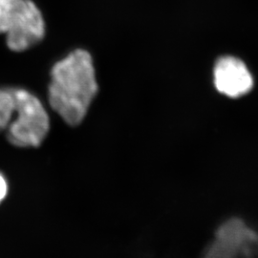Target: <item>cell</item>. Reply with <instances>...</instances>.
Here are the masks:
<instances>
[{
	"label": "cell",
	"mask_w": 258,
	"mask_h": 258,
	"mask_svg": "<svg viewBox=\"0 0 258 258\" xmlns=\"http://www.w3.org/2000/svg\"><path fill=\"white\" fill-rule=\"evenodd\" d=\"M0 35L14 52H23L45 36V21L32 0H0Z\"/></svg>",
	"instance_id": "7a4b0ae2"
},
{
	"label": "cell",
	"mask_w": 258,
	"mask_h": 258,
	"mask_svg": "<svg viewBox=\"0 0 258 258\" xmlns=\"http://www.w3.org/2000/svg\"><path fill=\"white\" fill-rule=\"evenodd\" d=\"M16 110V88H0V132L8 129Z\"/></svg>",
	"instance_id": "5b68a950"
},
{
	"label": "cell",
	"mask_w": 258,
	"mask_h": 258,
	"mask_svg": "<svg viewBox=\"0 0 258 258\" xmlns=\"http://www.w3.org/2000/svg\"><path fill=\"white\" fill-rule=\"evenodd\" d=\"M97 92L95 68L87 51L75 50L53 66L48 89L49 102L69 125H78L83 121Z\"/></svg>",
	"instance_id": "6da1fadb"
},
{
	"label": "cell",
	"mask_w": 258,
	"mask_h": 258,
	"mask_svg": "<svg viewBox=\"0 0 258 258\" xmlns=\"http://www.w3.org/2000/svg\"><path fill=\"white\" fill-rule=\"evenodd\" d=\"M17 110L7 131L10 144L18 148H37L49 131V117L41 102L25 89L16 88Z\"/></svg>",
	"instance_id": "3957f363"
},
{
	"label": "cell",
	"mask_w": 258,
	"mask_h": 258,
	"mask_svg": "<svg viewBox=\"0 0 258 258\" xmlns=\"http://www.w3.org/2000/svg\"><path fill=\"white\" fill-rule=\"evenodd\" d=\"M8 191V185L5 178L0 174V202L5 198Z\"/></svg>",
	"instance_id": "8992f818"
},
{
	"label": "cell",
	"mask_w": 258,
	"mask_h": 258,
	"mask_svg": "<svg viewBox=\"0 0 258 258\" xmlns=\"http://www.w3.org/2000/svg\"><path fill=\"white\" fill-rule=\"evenodd\" d=\"M213 79L215 88L231 98L249 93L253 86V79L248 67L234 56H223L217 60Z\"/></svg>",
	"instance_id": "277c9868"
}]
</instances>
